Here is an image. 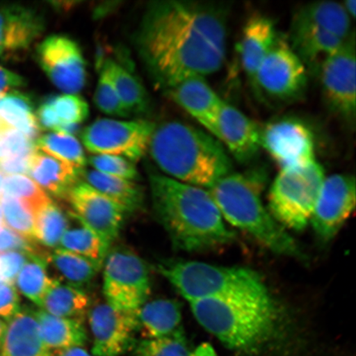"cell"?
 I'll return each instance as SVG.
<instances>
[{"label":"cell","instance_id":"6da1fadb","mask_svg":"<svg viewBox=\"0 0 356 356\" xmlns=\"http://www.w3.org/2000/svg\"><path fill=\"white\" fill-rule=\"evenodd\" d=\"M229 15V7L220 3H150L135 44L155 86L167 91L184 80L219 71L225 60Z\"/></svg>","mask_w":356,"mask_h":356},{"label":"cell","instance_id":"7a4b0ae2","mask_svg":"<svg viewBox=\"0 0 356 356\" xmlns=\"http://www.w3.org/2000/svg\"><path fill=\"white\" fill-rule=\"evenodd\" d=\"M190 305L200 326L239 355L268 356L286 340V319L269 291Z\"/></svg>","mask_w":356,"mask_h":356},{"label":"cell","instance_id":"3957f363","mask_svg":"<svg viewBox=\"0 0 356 356\" xmlns=\"http://www.w3.org/2000/svg\"><path fill=\"white\" fill-rule=\"evenodd\" d=\"M149 181L156 218L177 250L210 251L234 241L207 189L156 173Z\"/></svg>","mask_w":356,"mask_h":356},{"label":"cell","instance_id":"277c9868","mask_svg":"<svg viewBox=\"0 0 356 356\" xmlns=\"http://www.w3.org/2000/svg\"><path fill=\"white\" fill-rule=\"evenodd\" d=\"M148 150L165 176L186 184L210 189L232 172V161L221 142L188 123L168 121L156 126Z\"/></svg>","mask_w":356,"mask_h":356},{"label":"cell","instance_id":"5b68a950","mask_svg":"<svg viewBox=\"0 0 356 356\" xmlns=\"http://www.w3.org/2000/svg\"><path fill=\"white\" fill-rule=\"evenodd\" d=\"M264 172H231L207 189L222 218L277 254L302 257L295 240L264 206Z\"/></svg>","mask_w":356,"mask_h":356},{"label":"cell","instance_id":"8992f818","mask_svg":"<svg viewBox=\"0 0 356 356\" xmlns=\"http://www.w3.org/2000/svg\"><path fill=\"white\" fill-rule=\"evenodd\" d=\"M156 270L189 302L268 291L260 275L245 267L163 260L156 265Z\"/></svg>","mask_w":356,"mask_h":356},{"label":"cell","instance_id":"52a82bcc","mask_svg":"<svg viewBox=\"0 0 356 356\" xmlns=\"http://www.w3.org/2000/svg\"><path fill=\"white\" fill-rule=\"evenodd\" d=\"M325 178L317 160L280 170L270 190V215L284 229H305L313 216Z\"/></svg>","mask_w":356,"mask_h":356},{"label":"cell","instance_id":"ba28073f","mask_svg":"<svg viewBox=\"0 0 356 356\" xmlns=\"http://www.w3.org/2000/svg\"><path fill=\"white\" fill-rule=\"evenodd\" d=\"M104 293L115 309L136 310L148 301L151 291L146 262L127 248H115L105 258Z\"/></svg>","mask_w":356,"mask_h":356},{"label":"cell","instance_id":"9c48e42d","mask_svg":"<svg viewBox=\"0 0 356 356\" xmlns=\"http://www.w3.org/2000/svg\"><path fill=\"white\" fill-rule=\"evenodd\" d=\"M156 124L146 120L99 119L80 133L84 147L93 155L120 156L139 161L149 149Z\"/></svg>","mask_w":356,"mask_h":356},{"label":"cell","instance_id":"30bf717a","mask_svg":"<svg viewBox=\"0 0 356 356\" xmlns=\"http://www.w3.org/2000/svg\"><path fill=\"white\" fill-rule=\"evenodd\" d=\"M356 57L353 33L320 67L325 104L344 122L354 126L356 117Z\"/></svg>","mask_w":356,"mask_h":356},{"label":"cell","instance_id":"8fae6325","mask_svg":"<svg viewBox=\"0 0 356 356\" xmlns=\"http://www.w3.org/2000/svg\"><path fill=\"white\" fill-rule=\"evenodd\" d=\"M308 74L286 40L279 38L257 71L258 95L264 92L282 102L299 99L306 90Z\"/></svg>","mask_w":356,"mask_h":356},{"label":"cell","instance_id":"7c38bea8","mask_svg":"<svg viewBox=\"0 0 356 356\" xmlns=\"http://www.w3.org/2000/svg\"><path fill=\"white\" fill-rule=\"evenodd\" d=\"M261 145L282 169L306 165L315 161V138L304 121L282 118L261 127Z\"/></svg>","mask_w":356,"mask_h":356},{"label":"cell","instance_id":"4fadbf2b","mask_svg":"<svg viewBox=\"0 0 356 356\" xmlns=\"http://www.w3.org/2000/svg\"><path fill=\"white\" fill-rule=\"evenodd\" d=\"M39 65L54 86L67 95L86 87L87 66L81 48L65 35H51L37 49Z\"/></svg>","mask_w":356,"mask_h":356},{"label":"cell","instance_id":"5bb4252c","mask_svg":"<svg viewBox=\"0 0 356 356\" xmlns=\"http://www.w3.org/2000/svg\"><path fill=\"white\" fill-rule=\"evenodd\" d=\"M355 179L349 175L325 178L310 222L323 242L339 232L355 207Z\"/></svg>","mask_w":356,"mask_h":356},{"label":"cell","instance_id":"9a60e30c","mask_svg":"<svg viewBox=\"0 0 356 356\" xmlns=\"http://www.w3.org/2000/svg\"><path fill=\"white\" fill-rule=\"evenodd\" d=\"M93 356H120L136 344V310H122L104 302L89 312Z\"/></svg>","mask_w":356,"mask_h":356},{"label":"cell","instance_id":"2e32d148","mask_svg":"<svg viewBox=\"0 0 356 356\" xmlns=\"http://www.w3.org/2000/svg\"><path fill=\"white\" fill-rule=\"evenodd\" d=\"M73 213L111 247L121 231L126 212L113 200L79 180L67 195Z\"/></svg>","mask_w":356,"mask_h":356},{"label":"cell","instance_id":"e0dca14e","mask_svg":"<svg viewBox=\"0 0 356 356\" xmlns=\"http://www.w3.org/2000/svg\"><path fill=\"white\" fill-rule=\"evenodd\" d=\"M261 127L224 102L218 123L219 140L227 152L241 163H251L261 149Z\"/></svg>","mask_w":356,"mask_h":356},{"label":"cell","instance_id":"ac0fdd59","mask_svg":"<svg viewBox=\"0 0 356 356\" xmlns=\"http://www.w3.org/2000/svg\"><path fill=\"white\" fill-rule=\"evenodd\" d=\"M167 95L204 127L219 137L218 123L224 100L217 95L206 78H191L168 89Z\"/></svg>","mask_w":356,"mask_h":356},{"label":"cell","instance_id":"d6986e66","mask_svg":"<svg viewBox=\"0 0 356 356\" xmlns=\"http://www.w3.org/2000/svg\"><path fill=\"white\" fill-rule=\"evenodd\" d=\"M278 38L274 22L269 17L254 15L249 17L244 24L240 55L245 75L257 95V71Z\"/></svg>","mask_w":356,"mask_h":356},{"label":"cell","instance_id":"ffe728a7","mask_svg":"<svg viewBox=\"0 0 356 356\" xmlns=\"http://www.w3.org/2000/svg\"><path fill=\"white\" fill-rule=\"evenodd\" d=\"M44 21L33 8L16 6H0V50H26L43 33Z\"/></svg>","mask_w":356,"mask_h":356},{"label":"cell","instance_id":"44dd1931","mask_svg":"<svg viewBox=\"0 0 356 356\" xmlns=\"http://www.w3.org/2000/svg\"><path fill=\"white\" fill-rule=\"evenodd\" d=\"M0 356H53L40 334L34 311L20 309L8 320Z\"/></svg>","mask_w":356,"mask_h":356},{"label":"cell","instance_id":"7402d4cb","mask_svg":"<svg viewBox=\"0 0 356 356\" xmlns=\"http://www.w3.org/2000/svg\"><path fill=\"white\" fill-rule=\"evenodd\" d=\"M346 40L317 26L291 24L288 43L308 72L318 73L323 62Z\"/></svg>","mask_w":356,"mask_h":356},{"label":"cell","instance_id":"603a6c76","mask_svg":"<svg viewBox=\"0 0 356 356\" xmlns=\"http://www.w3.org/2000/svg\"><path fill=\"white\" fill-rule=\"evenodd\" d=\"M81 170L35 149L29 175L40 188L55 197L67 198L81 177Z\"/></svg>","mask_w":356,"mask_h":356},{"label":"cell","instance_id":"cb8c5ba5","mask_svg":"<svg viewBox=\"0 0 356 356\" xmlns=\"http://www.w3.org/2000/svg\"><path fill=\"white\" fill-rule=\"evenodd\" d=\"M137 333L142 339H155L172 335L181 329V308L175 300L158 299L136 310Z\"/></svg>","mask_w":356,"mask_h":356},{"label":"cell","instance_id":"d4e9b609","mask_svg":"<svg viewBox=\"0 0 356 356\" xmlns=\"http://www.w3.org/2000/svg\"><path fill=\"white\" fill-rule=\"evenodd\" d=\"M40 334L51 350L83 347L88 341L83 319L56 317L43 309L34 311Z\"/></svg>","mask_w":356,"mask_h":356},{"label":"cell","instance_id":"484cf974","mask_svg":"<svg viewBox=\"0 0 356 356\" xmlns=\"http://www.w3.org/2000/svg\"><path fill=\"white\" fill-rule=\"evenodd\" d=\"M351 21L341 3L318 1L299 8L291 24L317 26L346 40L353 33L350 31Z\"/></svg>","mask_w":356,"mask_h":356},{"label":"cell","instance_id":"4316f807","mask_svg":"<svg viewBox=\"0 0 356 356\" xmlns=\"http://www.w3.org/2000/svg\"><path fill=\"white\" fill-rule=\"evenodd\" d=\"M81 177L83 181L119 204L126 213L136 212L143 206V189L133 181L86 168L82 171Z\"/></svg>","mask_w":356,"mask_h":356},{"label":"cell","instance_id":"83f0119b","mask_svg":"<svg viewBox=\"0 0 356 356\" xmlns=\"http://www.w3.org/2000/svg\"><path fill=\"white\" fill-rule=\"evenodd\" d=\"M101 66L108 72L120 100L128 113L130 115L145 114L149 109V97L136 75L113 60H105Z\"/></svg>","mask_w":356,"mask_h":356},{"label":"cell","instance_id":"f1b7e54d","mask_svg":"<svg viewBox=\"0 0 356 356\" xmlns=\"http://www.w3.org/2000/svg\"><path fill=\"white\" fill-rule=\"evenodd\" d=\"M0 123L15 129L32 140L41 131L34 113L32 99L17 90L0 97Z\"/></svg>","mask_w":356,"mask_h":356},{"label":"cell","instance_id":"f546056e","mask_svg":"<svg viewBox=\"0 0 356 356\" xmlns=\"http://www.w3.org/2000/svg\"><path fill=\"white\" fill-rule=\"evenodd\" d=\"M89 305L90 299L83 289L55 278L44 297L42 309L56 317L83 319Z\"/></svg>","mask_w":356,"mask_h":356},{"label":"cell","instance_id":"4dcf8cb0","mask_svg":"<svg viewBox=\"0 0 356 356\" xmlns=\"http://www.w3.org/2000/svg\"><path fill=\"white\" fill-rule=\"evenodd\" d=\"M47 258L48 264H52L59 273L61 282L81 289L91 283L104 262L92 260L60 248L47 255Z\"/></svg>","mask_w":356,"mask_h":356},{"label":"cell","instance_id":"1f68e13d","mask_svg":"<svg viewBox=\"0 0 356 356\" xmlns=\"http://www.w3.org/2000/svg\"><path fill=\"white\" fill-rule=\"evenodd\" d=\"M68 215L70 224L62 236L60 248L92 260L104 261L110 251L108 245L73 212Z\"/></svg>","mask_w":356,"mask_h":356},{"label":"cell","instance_id":"d6a6232c","mask_svg":"<svg viewBox=\"0 0 356 356\" xmlns=\"http://www.w3.org/2000/svg\"><path fill=\"white\" fill-rule=\"evenodd\" d=\"M48 265L47 255L31 253L15 282L22 295L41 309L55 280L48 274Z\"/></svg>","mask_w":356,"mask_h":356},{"label":"cell","instance_id":"836d02e7","mask_svg":"<svg viewBox=\"0 0 356 356\" xmlns=\"http://www.w3.org/2000/svg\"><path fill=\"white\" fill-rule=\"evenodd\" d=\"M134 349L136 356H216L210 345L191 349L181 328L170 336L141 339Z\"/></svg>","mask_w":356,"mask_h":356},{"label":"cell","instance_id":"e575fe53","mask_svg":"<svg viewBox=\"0 0 356 356\" xmlns=\"http://www.w3.org/2000/svg\"><path fill=\"white\" fill-rule=\"evenodd\" d=\"M35 149L44 154L83 171L87 159L81 143L76 137L51 132L38 138Z\"/></svg>","mask_w":356,"mask_h":356},{"label":"cell","instance_id":"d590c367","mask_svg":"<svg viewBox=\"0 0 356 356\" xmlns=\"http://www.w3.org/2000/svg\"><path fill=\"white\" fill-rule=\"evenodd\" d=\"M69 224V215L51 200L35 212V241L50 248L60 246Z\"/></svg>","mask_w":356,"mask_h":356},{"label":"cell","instance_id":"8d00e7d4","mask_svg":"<svg viewBox=\"0 0 356 356\" xmlns=\"http://www.w3.org/2000/svg\"><path fill=\"white\" fill-rule=\"evenodd\" d=\"M3 222L8 229L26 241H35V212L29 204L15 197L2 195L0 198Z\"/></svg>","mask_w":356,"mask_h":356},{"label":"cell","instance_id":"74e56055","mask_svg":"<svg viewBox=\"0 0 356 356\" xmlns=\"http://www.w3.org/2000/svg\"><path fill=\"white\" fill-rule=\"evenodd\" d=\"M3 195L24 200L37 212L50 202L51 198L35 182L26 175H11L4 177Z\"/></svg>","mask_w":356,"mask_h":356},{"label":"cell","instance_id":"f35d334b","mask_svg":"<svg viewBox=\"0 0 356 356\" xmlns=\"http://www.w3.org/2000/svg\"><path fill=\"white\" fill-rule=\"evenodd\" d=\"M62 124H79L86 122L89 115L88 102L78 95L52 96L47 99Z\"/></svg>","mask_w":356,"mask_h":356},{"label":"cell","instance_id":"ab89813d","mask_svg":"<svg viewBox=\"0 0 356 356\" xmlns=\"http://www.w3.org/2000/svg\"><path fill=\"white\" fill-rule=\"evenodd\" d=\"M93 100L97 108L111 117L129 118L131 115L120 100L108 72L102 66L100 67L99 81Z\"/></svg>","mask_w":356,"mask_h":356},{"label":"cell","instance_id":"60d3db41","mask_svg":"<svg viewBox=\"0 0 356 356\" xmlns=\"http://www.w3.org/2000/svg\"><path fill=\"white\" fill-rule=\"evenodd\" d=\"M87 163L93 168V170L122 178V179L133 181L136 180L139 177L135 163L120 156L92 155L87 159Z\"/></svg>","mask_w":356,"mask_h":356},{"label":"cell","instance_id":"b9f144b4","mask_svg":"<svg viewBox=\"0 0 356 356\" xmlns=\"http://www.w3.org/2000/svg\"><path fill=\"white\" fill-rule=\"evenodd\" d=\"M31 253L10 251L0 255V280L15 284L17 275L28 261Z\"/></svg>","mask_w":356,"mask_h":356},{"label":"cell","instance_id":"7bdbcfd3","mask_svg":"<svg viewBox=\"0 0 356 356\" xmlns=\"http://www.w3.org/2000/svg\"><path fill=\"white\" fill-rule=\"evenodd\" d=\"M19 311L20 300L15 286L0 282V318L10 320Z\"/></svg>","mask_w":356,"mask_h":356},{"label":"cell","instance_id":"ee69618b","mask_svg":"<svg viewBox=\"0 0 356 356\" xmlns=\"http://www.w3.org/2000/svg\"><path fill=\"white\" fill-rule=\"evenodd\" d=\"M10 251L38 253L35 244L26 241L6 226H0V255Z\"/></svg>","mask_w":356,"mask_h":356},{"label":"cell","instance_id":"f6af8a7d","mask_svg":"<svg viewBox=\"0 0 356 356\" xmlns=\"http://www.w3.org/2000/svg\"><path fill=\"white\" fill-rule=\"evenodd\" d=\"M32 156H30V157H12L4 159L3 161L0 163V172L3 175H8V176L25 175L29 172Z\"/></svg>","mask_w":356,"mask_h":356},{"label":"cell","instance_id":"bcb514c9","mask_svg":"<svg viewBox=\"0 0 356 356\" xmlns=\"http://www.w3.org/2000/svg\"><path fill=\"white\" fill-rule=\"evenodd\" d=\"M24 86L26 81L24 78L0 66V97Z\"/></svg>","mask_w":356,"mask_h":356},{"label":"cell","instance_id":"7dc6e473","mask_svg":"<svg viewBox=\"0 0 356 356\" xmlns=\"http://www.w3.org/2000/svg\"><path fill=\"white\" fill-rule=\"evenodd\" d=\"M58 356H93L89 354L83 347H76V348H71L68 350L60 351Z\"/></svg>","mask_w":356,"mask_h":356},{"label":"cell","instance_id":"c3c4849f","mask_svg":"<svg viewBox=\"0 0 356 356\" xmlns=\"http://www.w3.org/2000/svg\"><path fill=\"white\" fill-rule=\"evenodd\" d=\"M342 6L349 15L351 19H354L356 13V1L355 0H346V1L341 2Z\"/></svg>","mask_w":356,"mask_h":356},{"label":"cell","instance_id":"681fc988","mask_svg":"<svg viewBox=\"0 0 356 356\" xmlns=\"http://www.w3.org/2000/svg\"><path fill=\"white\" fill-rule=\"evenodd\" d=\"M6 323L3 321L1 318H0V345H1V342L3 337L4 332H6Z\"/></svg>","mask_w":356,"mask_h":356},{"label":"cell","instance_id":"f907efd6","mask_svg":"<svg viewBox=\"0 0 356 356\" xmlns=\"http://www.w3.org/2000/svg\"><path fill=\"white\" fill-rule=\"evenodd\" d=\"M4 181V176L1 172H0V198H1L3 195V186Z\"/></svg>","mask_w":356,"mask_h":356},{"label":"cell","instance_id":"816d5d0a","mask_svg":"<svg viewBox=\"0 0 356 356\" xmlns=\"http://www.w3.org/2000/svg\"><path fill=\"white\" fill-rule=\"evenodd\" d=\"M3 51L2 50H0V56L3 54Z\"/></svg>","mask_w":356,"mask_h":356}]
</instances>
